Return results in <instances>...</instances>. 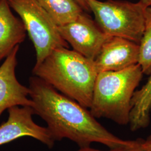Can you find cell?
Wrapping results in <instances>:
<instances>
[{"instance_id": "obj_3", "label": "cell", "mask_w": 151, "mask_h": 151, "mask_svg": "<svg viewBox=\"0 0 151 151\" xmlns=\"http://www.w3.org/2000/svg\"><path fill=\"white\" fill-rule=\"evenodd\" d=\"M143 75L138 63L123 70L98 73L90 108L92 115L119 125L129 124L132 99Z\"/></svg>"}, {"instance_id": "obj_9", "label": "cell", "mask_w": 151, "mask_h": 151, "mask_svg": "<svg viewBox=\"0 0 151 151\" xmlns=\"http://www.w3.org/2000/svg\"><path fill=\"white\" fill-rule=\"evenodd\" d=\"M19 45L16 46L0 66V116L10 108L21 106L32 107L29 87L22 85L17 79L15 69Z\"/></svg>"}, {"instance_id": "obj_1", "label": "cell", "mask_w": 151, "mask_h": 151, "mask_svg": "<svg viewBox=\"0 0 151 151\" xmlns=\"http://www.w3.org/2000/svg\"><path fill=\"white\" fill-rule=\"evenodd\" d=\"M29 88L35 114L47 123L55 141L69 139L80 148L99 143L110 150L134 148L143 141L125 140L114 135L87 108L35 76L30 78Z\"/></svg>"}, {"instance_id": "obj_12", "label": "cell", "mask_w": 151, "mask_h": 151, "mask_svg": "<svg viewBox=\"0 0 151 151\" xmlns=\"http://www.w3.org/2000/svg\"><path fill=\"white\" fill-rule=\"evenodd\" d=\"M58 27L70 24L84 12L76 0H37Z\"/></svg>"}, {"instance_id": "obj_4", "label": "cell", "mask_w": 151, "mask_h": 151, "mask_svg": "<svg viewBox=\"0 0 151 151\" xmlns=\"http://www.w3.org/2000/svg\"><path fill=\"white\" fill-rule=\"evenodd\" d=\"M86 1L95 21L107 35L139 44L145 30L146 9L139 1Z\"/></svg>"}, {"instance_id": "obj_6", "label": "cell", "mask_w": 151, "mask_h": 151, "mask_svg": "<svg viewBox=\"0 0 151 151\" xmlns=\"http://www.w3.org/2000/svg\"><path fill=\"white\" fill-rule=\"evenodd\" d=\"M58 30L62 38L71 45L73 50L93 61L104 44L111 37L85 12L75 21L58 27Z\"/></svg>"}, {"instance_id": "obj_13", "label": "cell", "mask_w": 151, "mask_h": 151, "mask_svg": "<svg viewBox=\"0 0 151 151\" xmlns=\"http://www.w3.org/2000/svg\"><path fill=\"white\" fill-rule=\"evenodd\" d=\"M139 61L143 74H151V7L146 8L145 26L139 44Z\"/></svg>"}, {"instance_id": "obj_15", "label": "cell", "mask_w": 151, "mask_h": 151, "mask_svg": "<svg viewBox=\"0 0 151 151\" xmlns=\"http://www.w3.org/2000/svg\"><path fill=\"white\" fill-rule=\"evenodd\" d=\"M143 146L145 150H151V134L148 137V138L143 140Z\"/></svg>"}, {"instance_id": "obj_11", "label": "cell", "mask_w": 151, "mask_h": 151, "mask_svg": "<svg viewBox=\"0 0 151 151\" xmlns=\"http://www.w3.org/2000/svg\"><path fill=\"white\" fill-rule=\"evenodd\" d=\"M140 90L132 97L130 113V129L135 132L147 128L150 124L151 113V74Z\"/></svg>"}, {"instance_id": "obj_5", "label": "cell", "mask_w": 151, "mask_h": 151, "mask_svg": "<svg viewBox=\"0 0 151 151\" xmlns=\"http://www.w3.org/2000/svg\"><path fill=\"white\" fill-rule=\"evenodd\" d=\"M20 17L36 52L35 66L40 65L55 49L68 48L58 26L37 0H7Z\"/></svg>"}, {"instance_id": "obj_18", "label": "cell", "mask_w": 151, "mask_h": 151, "mask_svg": "<svg viewBox=\"0 0 151 151\" xmlns=\"http://www.w3.org/2000/svg\"><path fill=\"white\" fill-rule=\"evenodd\" d=\"M142 151H151V150H145V149H143V150Z\"/></svg>"}, {"instance_id": "obj_16", "label": "cell", "mask_w": 151, "mask_h": 151, "mask_svg": "<svg viewBox=\"0 0 151 151\" xmlns=\"http://www.w3.org/2000/svg\"><path fill=\"white\" fill-rule=\"evenodd\" d=\"M82 7L85 11H90V8L87 3L86 0H76Z\"/></svg>"}, {"instance_id": "obj_7", "label": "cell", "mask_w": 151, "mask_h": 151, "mask_svg": "<svg viewBox=\"0 0 151 151\" xmlns=\"http://www.w3.org/2000/svg\"><path fill=\"white\" fill-rule=\"evenodd\" d=\"M7 121L0 125V146L24 137L40 141L49 148L53 147L55 140L48 128L36 124L32 116L35 114L31 106H16L8 109Z\"/></svg>"}, {"instance_id": "obj_2", "label": "cell", "mask_w": 151, "mask_h": 151, "mask_svg": "<svg viewBox=\"0 0 151 151\" xmlns=\"http://www.w3.org/2000/svg\"><path fill=\"white\" fill-rule=\"evenodd\" d=\"M32 73L57 91L90 109L98 72L94 61L68 48L55 49Z\"/></svg>"}, {"instance_id": "obj_17", "label": "cell", "mask_w": 151, "mask_h": 151, "mask_svg": "<svg viewBox=\"0 0 151 151\" xmlns=\"http://www.w3.org/2000/svg\"><path fill=\"white\" fill-rule=\"evenodd\" d=\"M139 2L146 8L151 7V0H140Z\"/></svg>"}, {"instance_id": "obj_8", "label": "cell", "mask_w": 151, "mask_h": 151, "mask_svg": "<svg viewBox=\"0 0 151 151\" xmlns=\"http://www.w3.org/2000/svg\"><path fill=\"white\" fill-rule=\"evenodd\" d=\"M139 46L128 39L110 37L104 44L94 63L98 73L123 70L138 63Z\"/></svg>"}, {"instance_id": "obj_14", "label": "cell", "mask_w": 151, "mask_h": 151, "mask_svg": "<svg viewBox=\"0 0 151 151\" xmlns=\"http://www.w3.org/2000/svg\"><path fill=\"white\" fill-rule=\"evenodd\" d=\"M143 142L142 145L140 146L135 147L134 148H125V149H111L110 151H142L143 150ZM76 151H103L100 150H97L96 149L92 148L90 147H82L80 148L78 150Z\"/></svg>"}, {"instance_id": "obj_10", "label": "cell", "mask_w": 151, "mask_h": 151, "mask_svg": "<svg viewBox=\"0 0 151 151\" xmlns=\"http://www.w3.org/2000/svg\"><path fill=\"white\" fill-rule=\"evenodd\" d=\"M27 29L21 19L12 12L7 0H0V62L22 43Z\"/></svg>"}]
</instances>
